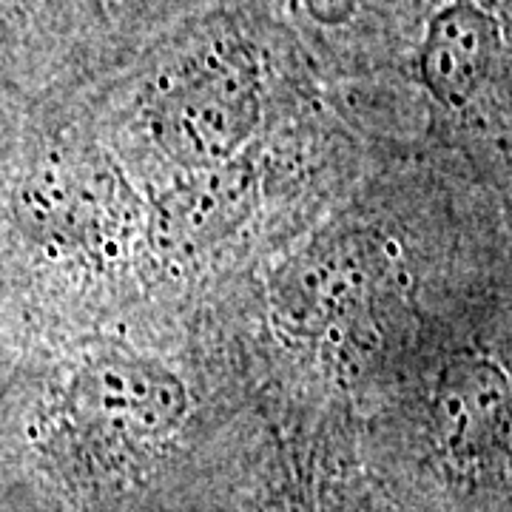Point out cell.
<instances>
[{"instance_id": "cell-1", "label": "cell", "mask_w": 512, "mask_h": 512, "mask_svg": "<svg viewBox=\"0 0 512 512\" xmlns=\"http://www.w3.org/2000/svg\"><path fill=\"white\" fill-rule=\"evenodd\" d=\"M268 49L239 15L202 23L157 69L148 123L157 146L183 171L239 157L262 120Z\"/></svg>"}, {"instance_id": "cell-7", "label": "cell", "mask_w": 512, "mask_h": 512, "mask_svg": "<svg viewBox=\"0 0 512 512\" xmlns=\"http://www.w3.org/2000/svg\"><path fill=\"white\" fill-rule=\"evenodd\" d=\"M37 12V0H0V32H23Z\"/></svg>"}, {"instance_id": "cell-8", "label": "cell", "mask_w": 512, "mask_h": 512, "mask_svg": "<svg viewBox=\"0 0 512 512\" xmlns=\"http://www.w3.org/2000/svg\"><path fill=\"white\" fill-rule=\"evenodd\" d=\"M151 0H86V6L92 9V15L100 23H117V20L134 15V9L146 6Z\"/></svg>"}, {"instance_id": "cell-5", "label": "cell", "mask_w": 512, "mask_h": 512, "mask_svg": "<svg viewBox=\"0 0 512 512\" xmlns=\"http://www.w3.org/2000/svg\"><path fill=\"white\" fill-rule=\"evenodd\" d=\"M384 265L382 242L370 234L322 242L276 279V313L299 333H322L365 302Z\"/></svg>"}, {"instance_id": "cell-4", "label": "cell", "mask_w": 512, "mask_h": 512, "mask_svg": "<svg viewBox=\"0 0 512 512\" xmlns=\"http://www.w3.org/2000/svg\"><path fill=\"white\" fill-rule=\"evenodd\" d=\"M507 57V26L490 0H436L410 57L413 80L433 103L464 111Z\"/></svg>"}, {"instance_id": "cell-3", "label": "cell", "mask_w": 512, "mask_h": 512, "mask_svg": "<svg viewBox=\"0 0 512 512\" xmlns=\"http://www.w3.org/2000/svg\"><path fill=\"white\" fill-rule=\"evenodd\" d=\"M424 439L441 476L464 490L512 478V373L490 353L447 359L430 390Z\"/></svg>"}, {"instance_id": "cell-2", "label": "cell", "mask_w": 512, "mask_h": 512, "mask_svg": "<svg viewBox=\"0 0 512 512\" xmlns=\"http://www.w3.org/2000/svg\"><path fill=\"white\" fill-rule=\"evenodd\" d=\"M191 413L188 384L157 359L103 356L74 373L57 407V433L80 476L123 478L128 467L180 436Z\"/></svg>"}, {"instance_id": "cell-6", "label": "cell", "mask_w": 512, "mask_h": 512, "mask_svg": "<svg viewBox=\"0 0 512 512\" xmlns=\"http://www.w3.org/2000/svg\"><path fill=\"white\" fill-rule=\"evenodd\" d=\"M256 205V171L245 157L205 171L168 191L157 205V239L165 251L194 254L237 231Z\"/></svg>"}]
</instances>
